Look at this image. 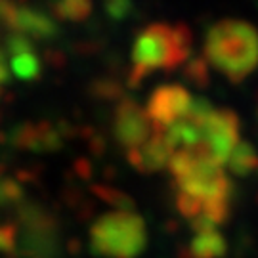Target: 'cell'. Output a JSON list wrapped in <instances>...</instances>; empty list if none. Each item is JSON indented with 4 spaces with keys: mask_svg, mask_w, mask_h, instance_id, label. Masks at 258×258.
<instances>
[{
    "mask_svg": "<svg viewBox=\"0 0 258 258\" xmlns=\"http://www.w3.org/2000/svg\"><path fill=\"white\" fill-rule=\"evenodd\" d=\"M18 218L23 226V252L35 258L59 256V222L38 203L19 205Z\"/></svg>",
    "mask_w": 258,
    "mask_h": 258,
    "instance_id": "4",
    "label": "cell"
},
{
    "mask_svg": "<svg viewBox=\"0 0 258 258\" xmlns=\"http://www.w3.org/2000/svg\"><path fill=\"white\" fill-rule=\"evenodd\" d=\"M212 113H214V107H212V103L207 98H195L184 119L201 130V126L212 117Z\"/></svg>",
    "mask_w": 258,
    "mask_h": 258,
    "instance_id": "19",
    "label": "cell"
},
{
    "mask_svg": "<svg viewBox=\"0 0 258 258\" xmlns=\"http://www.w3.org/2000/svg\"><path fill=\"white\" fill-rule=\"evenodd\" d=\"M146 247V222L136 212H107L90 228V250L94 256L138 258Z\"/></svg>",
    "mask_w": 258,
    "mask_h": 258,
    "instance_id": "3",
    "label": "cell"
},
{
    "mask_svg": "<svg viewBox=\"0 0 258 258\" xmlns=\"http://www.w3.org/2000/svg\"><path fill=\"white\" fill-rule=\"evenodd\" d=\"M6 52L12 57L19 54H29V52H35V44L27 35H21V33H10L6 37Z\"/></svg>",
    "mask_w": 258,
    "mask_h": 258,
    "instance_id": "21",
    "label": "cell"
},
{
    "mask_svg": "<svg viewBox=\"0 0 258 258\" xmlns=\"http://www.w3.org/2000/svg\"><path fill=\"white\" fill-rule=\"evenodd\" d=\"M165 228H166V231H168V233H174V231H178V222L168 220L165 224Z\"/></svg>",
    "mask_w": 258,
    "mask_h": 258,
    "instance_id": "28",
    "label": "cell"
},
{
    "mask_svg": "<svg viewBox=\"0 0 258 258\" xmlns=\"http://www.w3.org/2000/svg\"><path fill=\"white\" fill-rule=\"evenodd\" d=\"M256 201H258V197H256Z\"/></svg>",
    "mask_w": 258,
    "mask_h": 258,
    "instance_id": "30",
    "label": "cell"
},
{
    "mask_svg": "<svg viewBox=\"0 0 258 258\" xmlns=\"http://www.w3.org/2000/svg\"><path fill=\"white\" fill-rule=\"evenodd\" d=\"M153 134V124L146 109L136 100L124 96L113 113V136L122 148L134 149L146 144Z\"/></svg>",
    "mask_w": 258,
    "mask_h": 258,
    "instance_id": "5",
    "label": "cell"
},
{
    "mask_svg": "<svg viewBox=\"0 0 258 258\" xmlns=\"http://www.w3.org/2000/svg\"><path fill=\"white\" fill-rule=\"evenodd\" d=\"M23 2H25V0H23Z\"/></svg>",
    "mask_w": 258,
    "mask_h": 258,
    "instance_id": "31",
    "label": "cell"
},
{
    "mask_svg": "<svg viewBox=\"0 0 258 258\" xmlns=\"http://www.w3.org/2000/svg\"><path fill=\"white\" fill-rule=\"evenodd\" d=\"M88 92L96 100L102 102H117L124 98V88L120 81L113 79V77H98L94 79L92 83L88 84Z\"/></svg>",
    "mask_w": 258,
    "mask_h": 258,
    "instance_id": "14",
    "label": "cell"
},
{
    "mask_svg": "<svg viewBox=\"0 0 258 258\" xmlns=\"http://www.w3.org/2000/svg\"><path fill=\"white\" fill-rule=\"evenodd\" d=\"M44 59H46V63H50L52 67H55V69L65 67V63H67L63 52H59L57 48H48L46 52H44Z\"/></svg>",
    "mask_w": 258,
    "mask_h": 258,
    "instance_id": "26",
    "label": "cell"
},
{
    "mask_svg": "<svg viewBox=\"0 0 258 258\" xmlns=\"http://www.w3.org/2000/svg\"><path fill=\"white\" fill-rule=\"evenodd\" d=\"M6 27L12 33L27 35L31 40H54L59 35V27L48 14L35 8H16L6 21Z\"/></svg>",
    "mask_w": 258,
    "mask_h": 258,
    "instance_id": "8",
    "label": "cell"
},
{
    "mask_svg": "<svg viewBox=\"0 0 258 258\" xmlns=\"http://www.w3.org/2000/svg\"><path fill=\"white\" fill-rule=\"evenodd\" d=\"M201 138L209 146L214 161L222 166L239 144V117L226 107L214 109L211 119L201 126Z\"/></svg>",
    "mask_w": 258,
    "mask_h": 258,
    "instance_id": "7",
    "label": "cell"
},
{
    "mask_svg": "<svg viewBox=\"0 0 258 258\" xmlns=\"http://www.w3.org/2000/svg\"><path fill=\"white\" fill-rule=\"evenodd\" d=\"M10 65H12V73L21 81H37L42 75V65L35 52L14 55Z\"/></svg>",
    "mask_w": 258,
    "mask_h": 258,
    "instance_id": "16",
    "label": "cell"
},
{
    "mask_svg": "<svg viewBox=\"0 0 258 258\" xmlns=\"http://www.w3.org/2000/svg\"><path fill=\"white\" fill-rule=\"evenodd\" d=\"M90 189H92V194L96 195L100 201H103V203H107V205H113V207H117V209L122 212H134V209H136L134 199H132L130 195L124 194V191L113 187V185L94 184Z\"/></svg>",
    "mask_w": 258,
    "mask_h": 258,
    "instance_id": "15",
    "label": "cell"
},
{
    "mask_svg": "<svg viewBox=\"0 0 258 258\" xmlns=\"http://www.w3.org/2000/svg\"><path fill=\"white\" fill-rule=\"evenodd\" d=\"M189 228L191 231H195L197 235H205V233H212V231H218L216 230V224H212L207 216L203 214H199V216H195L194 220H189Z\"/></svg>",
    "mask_w": 258,
    "mask_h": 258,
    "instance_id": "24",
    "label": "cell"
},
{
    "mask_svg": "<svg viewBox=\"0 0 258 258\" xmlns=\"http://www.w3.org/2000/svg\"><path fill=\"white\" fill-rule=\"evenodd\" d=\"M191 258H224L228 252V241L220 231H212L205 235H195L187 245Z\"/></svg>",
    "mask_w": 258,
    "mask_h": 258,
    "instance_id": "11",
    "label": "cell"
},
{
    "mask_svg": "<svg viewBox=\"0 0 258 258\" xmlns=\"http://www.w3.org/2000/svg\"><path fill=\"white\" fill-rule=\"evenodd\" d=\"M73 170H75V176H79L81 180H90L92 178V163H90V159H77L73 165Z\"/></svg>",
    "mask_w": 258,
    "mask_h": 258,
    "instance_id": "25",
    "label": "cell"
},
{
    "mask_svg": "<svg viewBox=\"0 0 258 258\" xmlns=\"http://www.w3.org/2000/svg\"><path fill=\"white\" fill-rule=\"evenodd\" d=\"M191 102L194 98L180 84H165L155 88L146 109L153 130L165 132L168 126L182 120L191 107Z\"/></svg>",
    "mask_w": 258,
    "mask_h": 258,
    "instance_id": "6",
    "label": "cell"
},
{
    "mask_svg": "<svg viewBox=\"0 0 258 258\" xmlns=\"http://www.w3.org/2000/svg\"><path fill=\"white\" fill-rule=\"evenodd\" d=\"M16 239H18V226L16 224H0V252L14 254L16 252Z\"/></svg>",
    "mask_w": 258,
    "mask_h": 258,
    "instance_id": "23",
    "label": "cell"
},
{
    "mask_svg": "<svg viewBox=\"0 0 258 258\" xmlns=\"http://www.w3.org/2000/svg\"><path fill=\"white\" fill-rule=\"evenodd\" d=\"M205 59L231 83H241L258 67V31L241 19L214 23L205 40Z\"/></svg>",
    "mask_w": 258,
    "mask_h": 258,
    "instance_id": "2",
    "label": "cell"
},
{
    "mask_svg": "<svg viewBox=\"0 0 258 258\" xmlns=\"http://www.w3.org/2000/svg\"><path fill=\"white\" fill-rule=\"evenodd\" d=\"M52 10L65 21H84L92 14V0H52Z\"/></svg>",
    "mask_w": 258,
    "mask_h": 258,
    "instance_id": "13",
    "label": "cell"
},
{
    "mask_svg": "<svg viewBox=\"0 0 258 258\" xmlns=\"http://www.w3.org/2000/svg\"><path fill=\"white\" fill-rule=\"evenodd\" d=\"M191 48L194 35L185 23H151L142 29L134 40L132 69L128 71L126 84L130 88H138L157 69L174 71L182 67L187 63Z\"/></svg>",
    "mask_w": 258,
    "mask_h": 258,
    "instance_id": "1",
    "label": "cell"
},
{
    "mask_svg": "<svg viewBox=\"0 0 258 258\" xmlns=\"http://www.w3.org/2000/svg\"><path fill=\"white\" fill-rule=\"evenodd\" d=\"M184 79L195 88H207L211 83V71H209V61L205 57H194L184 65L182 69Z\"/></svg>",
    "mask_w": 258,
    "mask_h": 258,
    "instance_id": "17",
    "label": "cell"
},
{
    "mask_svg": "<svg viewBox=\"0 0 258 258\" xmlns=\"http://www.w3.org/2000/svg\"><path fill=\"white\" fill-rule=\"evenodd\" d=\"M174 205L178 212L187 220H194L195 216H199L203 212V201L194 197V195L185 194V191H176Z\"/></svg>",
    "mask_w": 258,
    "mask_h": 258,
    "instance_id": "20",
    "label": "cell"
},
{
    "mask_svg": "<svg viewBox=\"0 0 258 258\" xmlns=\"http://www.w3.org/2000/svg\"><path fill=\"white\" fill-rule=\"evenodd\" d=\"M10 81V71L8 65H6V57H4V52L0 50V86L6 84Z\"/></svg>",
    "mask_w": 258,
    "mask_h": 258,
    "instance_id": "27",
    "label": "cell"
},
{
    "mask_svg": "<svg viewBox=\"0 0 258 258\" xmlns=\"http://www.w3.org/2000/svg\"><path fill=\"white\" fill-rule=\"evenodd\" d=\"M2 180H4V168L0 166V184H2Z\"/></svg>",
    "mask_w": 258,
    "mask_h": 258,
    "instance_id": "29",
    "label": "cell"
},
{
    "mask_svg": "<svg viewBox=\"0 0 258 258\" xmlns=\"http://www.w3.org/2000/svg\"><path fill=\"white\" fill-rule=\"evenodd\" d=\"M12 144L18 149H29V151H42V126L40 122H23L12 132Z\"/></svg>",
    "mask_w": 258,
    "mask_h": 258,
    "instance_id": "12",
    "label": "cell"
},
{
    "mask_svg": "<svg viewBox=\"0 0 258 258\" xmlns=\"http://www.w3.org/2000/svg\"><path fill=\"white\" fill-rule=\"evenodd\" d=\"M230 205L231 201H228V199H211V201H205L203 203V212L201 214L207 216L212 224L220 226V224H226V222L230 220Z\"/></svg>",
    "mask_w": 258,
    "mask_h": 258,
    "instance_id": "18",
    "label": "cell"
},
{
    "mask_svg": "<svg viewBox=\"0 0 258 258\" xmlns=\"http://www.w3.org/2000/svg\"><path fill=\"white\" fill-rule=\"evenodd\" d=\"M228 168L231 174L245 178L252 172H258V153L252 148V144L239 140V144L233 148L230 159H228Z\"/></svg>",
    "mask_w": 258,
    "mask_h": 258,
    "instance_id": "10",
    "label": "cell"
},
{
    "mask_svg": "<svg viewBox=\"0 0 258 258\" xmlns=\"http://www.w3.org/2000/svg\"><path fill=\"white\" fill-rule=\"evenodd\" d=\"M172 153H174V149L166 142L165 132L153 130L151 138L146 144H142L140 148L128 149L126 159L138 172L149 174V172H157V170L168 166Z\"/></svg>",
    "mask_w": 258,
    "mask_h": 258,
    "instance_id": "9",
    "label": "cell"
},
{
    "mask_svg": "<svg viewBox=\"0 0 258 258\" xmlns=\"http://www.w3.org/2000/svg\"><path fill=\"white\" fill-rule=\"evenodd\" d=\"M103 8L111 19L122 21L134 12V2L132 0H103Z\"/></svg>",
    "mask_w": 258,
    "mask_h": 258,
    "instance_id": "22",
    "label": "cell"
}]
</instances>
